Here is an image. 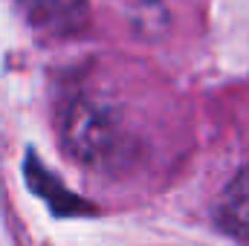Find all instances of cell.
Listing matches in <instances>:
<instances>
[{"label": "cell", "mask_w": 249, "mask_h": 246, "mask_svg": "<svg viewBox=\"0 0 249 246\" xmlns=\"http://www.w3.org/2000/svg\"><path fill=\"white\" fill-rule=\"evenodd\" d=\"M214 223L232 241L249 244V165H244L217 197Z\"/></svg>", "instance_id": "obj_3"}, {"label": "cell", "mask_w": 249, "mask_h": 246, "mask_svg": "<svg viewBox=\"0 0 249 246\" xmlns=\"http://www.w3.org/2000/svg\"><path fill=\"white\" fill-rule=\"evenodd\" d=\"M23 177L26 185L35 197H41L47 203V209L55 214V217H87V214H96V206L72 191H67L61 185V180L29 151L26 154V162H23Z\"/></svg>", "instance_id": "obj_2"}, {"label": "cell", "mask_w": 249, "mask_h": 246, "mask_svg": "<svg viewBox=\"0 0 249 246\" xmlns=\"http://www.w3.org/2000/svg\"><path fill=\"white\" fill-rule=\"evenodd\" d=\"M119 124L113 113L93 99H75L64 107L61 145L81 165H105L119 151Z\"/></svg>", "instance_id": "obj_1"}]
</instances>
